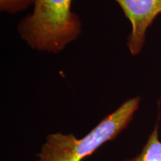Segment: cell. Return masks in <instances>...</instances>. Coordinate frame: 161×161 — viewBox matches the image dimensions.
I'll return each mask as SVG.
<instances>
[{"mask_svg":"<svg viewBox=\"0 0 161 161\" xmlns=\"http://www.w3.org/2000/svg\"><path fill=\"white\" fill-rule=\"evenodd\" d=\"M72 0H35L31 14L20 20L17 31L31 49L57 54L82 32L80 17L72 11Z\"/></svg>","mask_w":161,"mask_h":161,"instance_id":"6da1fadb","label":"cell"},{"mask_svg":"<svg viewBox=\"0 0 161 161\" xmlns=\"http://www.w3.org/2000/svg\"><path fill=\"white\" fill-rule=\"evenodd\" d=\"M141 102L130 98L110 114L84 137L57 132L49 134L37 154L38 161H81L98 148L117 137L131 122Z\"/></svg>","mask_w":161,"mask_h":161,"instance_id":"7a4b0ae2","label":"cell"},{"mask_svg":"<svg viewBox=\"0 0 161 161\" xmlns=\"http://www.w3.org/2000/svg\"><path fill=\"white\" fill-rule=\"evenodd\" d=\"M131 24L127 47L133 56L142 52L146 33L155 18L161 14V0H114Z\"/></svg>","mask_w":161,"mask_h":161,"instance_id":"3957f363","label":"cell"},{"mask_svg":"<svg viewBox=\"0 0 161 161\" xmlns=\"http://www.w3.org/2000/svg\"><path fill=\"white\" fill-rule=\"evenodd\" d=\"M160 114L159 110L158 120L140 154L133 158L121 161H161V141L159 137Z\"/></svg>","mask_w":161,"mask_h":161,"instance_id":"277c9868","label":"cell"},{"mask_svg":"<svg viewBox=\"0 0 161 161\" xmlns=\"http://www.w3.org/2000/svg\"><path fill=\"white\" fill-rule=\"evenodd\" d=\"M35 0H0V11L14 14L34 5Z\"/></svg>","mask_w":161,"mask_h":161,"instance_id":"5b68a950","label":"cell"}]
</instances>
